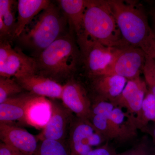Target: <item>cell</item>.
Masks as SVG:
<instances>
[{
    "label": "cell",
    "mask_w": 155,
    "mask_h": 155,
    "mask_svg": "<svg viewBox=\"0 0 155 155\" xmlns=\"http://www.w3.org/2000/svg\"><path fill=\"white\" fill-rule=\"evenodd\" d=\"M80 54L72 37L64 35L38 56V70L42 75L53 80L65 78L76 70Z\"/></svg>",
    "instance_id": "4"
},
{
    "label": "cell",
    "mask_w": 155,
    "mask_h": 155,
    "mask_svg": "<svg viewBox=\"0 0 155 155\" xmlns=\"http://www.w3.org/2000/svg\"><path fill=\"white\" fill-rule=\"evenodd\" d=\"M51 109V101L45 97L33 95L25 107V124L43 129L49 120Z\"/></svg>",
    "instance_id": "14"
},
{
    "label": "cell",
    "mask_w": 155,
    "mask_h": 155,
    "mask_svg": "<svg viewBox=\"0 0 155 155\" xmlns=\"http://www.w3.org/2000/svg\"><path fill=\"white\" fill-rule=\"evenodd\" d=\"M150 148L147 143L141 142L133 148L122 154V155H150L152 153Z\"/></svg>",
    "instance_id": "25"
},
{
    "label": "cell",
    "mask_w": 155,
    "mask_h": 155,
    "mask_svg": "<svg viewBox=\"0 0 155 155\" xmlns=\"http://www.w3.org/2000/svg\"><path fill=\"white\" fill-rule=\"evenodd\" d=\"M106 139L87 119H73L70 125L68 144L71 155H87L93 147Z\"/></svg>",
    "instance_id": "6"
},
{
    "label": "cell",
    "mask_w": 155,
    "mask_h": 155,
    "mask_svg": "<svg viewBox=\"0 0 155 155\" xmlns=\"http://www.w3.org/2000/svg\"><path fill=\"white\" fill-rule=\"evenodd\" d=\"M0 155H25L18 150L5 144L3 143L0 144Z\"/></svg>",
    "instance_id": "28"
},
{
    "label": "cell",
    "mask_w": 155,
    "mask_h": 155,
    "mask_svg": "<svg viewBox=\"0 0 155 155\" xmlns=\"http://www.w3.org/2000/svg\"><path fill=\"white\" fill-rule=\"evenodd\" d=\"M87 1L84 0H60L58 1L61 9L78 39L83 32V20Z\"/></svg>",
    "instance_id": "18"
},
{
    "label": "cell",
    "mask_w": 155,
    "mask_h": 155,
    "mask_svg": "<svg viewBox=\"0 0 155 155\" xmlns=\"http://www.w3.org/2000/svg\"><path fill=\"white\" fill-rule=\"evenodd\" d=\"M51 3L48 0H19L14 37L18 38L34 18L48 8Z\"/></svg>",
    "instance_id": "15"
},
{
    "label": "cell",
    "mask_w": 155,
    "mask_h": 155,
    "mask_svg": "<svg viewBox=\"0 0 155 155\" xmlns=\"http://www.w3.org/2000/svg\"><path fill=\"white\" fill-rule=\"evenodd\" d=\"M146 57L142 50L129 45L115 48L113 61L101 75H116L127 80L133 79L143 72Z\"/></svg>",
    "instance_id": "5"
},
{
    "label": "cell",
    "mask_w": 155,
    "mask_h": 155,
    "mask_svg": "<svg viewBox=\"0 0 155 155\" xmlns=\"http://www.w3.org/2000/svg\"><path fill=\"white\" fill-rule=\"evenodd\" d=\"M150 155H155V152H152Z\"/></svg>",
    "instance_id": "32"
},
{
    "label": "cell",
    "mask_w": 155,
    "mask_h": 155,
    "mask_svg": "<svg viewBox=\"0 0 155 155\" xmlns=\"http://www.w3.org/2000/svg\"><path fill=\"white\" fill-rule=\"evenodd\" d=\"M151 135L152 137L153 142L155 147V124L154 126L153 127L151 131L150 132Z\"/></svg>",
    "instance_id": "31"
},
{
    "label": "cell",
    "mask_w": 155,
    "mask_h": 155,
    "mask_svg": "<svg viewBox=\"0 0 155 155\" xmlns=\"http://www.w3.org/2000/svg\"><path fill=\"white\" fill-rule=\"evenodd\" d=\"M32 95L30 93L11 97L0 104V123L12 124L17 121L25 124V107Z\"/></svg>",
    "instance_id": "16"
},
{
    "label": "cell",
    "mask_w": 155,
    "mask_h": 155,
    "mask_svg": "<svg viewBox=\"0 0 155 155\" xmlns=\"http://www.w3.org/2000/svg\"><path fill=\"white\" fill-rule=\"evenodd\" d=\"M150 122L155 123V100L148 90L143 100L140 115L136 123L137 128H140L145 126Z\"/></svg>",
    "instance_id": "21"
},
{
    "label": "cell",
    "mask_w": 155,
    "mask_h": 155,
    "mask_svg": "<svg viewBox=\"0 0 155 155\" xmlns=\"http://www.w3.org/2000/svg\"><path fill=\"white\" fill-rule=\"evenodd\" d=\"M150 14L152 18L153 24V31L155 33V9H153L152 11H151Z\"/></svg>",
    "instance_id": "30"
},
{
    "label": "cell",
    "mask_w": 155,
    "mask_h": 155,
    "mask_svg": "<svg viewBox=\"0 0 155 155\" xmlns=\"http://www.w3.org/2000/svg\"><path fill=\"white\" fill-rule=\"evenodd\" d=\"M61 100L63 105L78 118L89 119L92 104L85 89L79 83L69 81L63 85Z\"/></svg>",
    "instance_id": "11"
},
{
    "label": "cell",
    "mask_w": 155,
    "mask_h": 155,
    "mask_svg": "<svg viewBox=\"0 0 155 155\" xmlns=\"http://www.w3.org/2000/svg\"><path fill=\"white\" fill-rule=\"evenodd\" d=\"M85 40L97 42L111 48L129 45L122 38L109 1H87L83 32L78 41Z\"/></svg>",
    "instance_id": "2"
},
{
    "label": "cell",
    "mask_w": 155,
    "mask_h": 155,
    "mask_svg": "<svg viewBox=\"0 0 155 155\" xmlns=\"http://www.w3.org/2000/svg\"><path fill=\"white\" fill-rule=\"evenodd\" d=\"M51 102V114L49 120L37 137L41 141L44 140L62 141L69 133L73 119L72 112L64 105L54 101Z\"/></svg>",
    "instance_id": "9"
},
{
    "label": "cell",
    "mask_w": 155,
    "mask_h": 155,
    "mask_svg": "<svg viewBox=\"0 0 155 155\" xmlns=\"http://www.w3.org/2000/svg\"><path fill=\"white\" fill-rule=\"evenodd\" d=\"M38 70L36 59L26 55L20 49H14L4 66L0 67V76L17 79L36 74Z\"/></svg>",
    "instance_id": "12"
},
{
    "label": "cell",
    "mask_w": 155,
    "mask_h": 155,
    "mask_svg": "<svg viewBox=\"0 0 155 155\" xmlns=\"http://www.w3.org/2000/svg\"><path fill=\"white\" fill-rule=\"evenodd\" d=\"M147 88L145 81L139 75L127 80L121 94L111 102L115 107L125 108L127 113L134 118L136 122L141 113L143 100L148 90Z\"/></svg>",
    "instance_id": "8"
},
{
    "label": "cell",
    "mask_w": 155,
    "mask_h": 155,
    "mask_svg": "<svg viewBox=\"0 0 155 155\" xmlns=\"http://www.w3.org/2000/svg\"><path fill=\"white\" fill-rule=\"evenodd\" d=\"M143 72L148 74L155 80V59L147 56Z\"/></svg>",
    "instance_id": "26"
},
{
    "label": "cell",
    "mask_w": 155,
    "mask_h": 155,
    "mask_svg": "<svg viewBox=\"0 0 155 155\" xmlns=\"http://www.w3.org/2000/svg\"><path fill=\"white\" fill-rule=\"evenodd\" d=\"M33 155H71L68 143L64 141L44 140L38 143Z\"/></svg>",
    "instance_id": "20"
},
{
    "label": "cell",
    "mask_w": 155,
    "mask_h": 155,
    "mask_svg": "<svg viewBox=\"0 0 155 155\" xmlns=\"http://www.w3.org/2000/svg\"><path fill=\"white\" fill-rule=\"evenodd\" d=\"M94 87L101 99L112 101L123 91L127 80L116 75H103L94 77Z\"/></svg>",
    "instance_id": "17"
},
{
    "label": "cell",
    "mask_w": 155,
    "mask_h": 155,
    "mask_svg": "<svg viewBox=\"0 0 155 155\" xmlns=\"http://www.w3.org/2000/svg\"><path fill=\"white\" fill-rule=\"evenodd\" d=\"M111 122L120 132L124 141L129 140L136 135L137 127L135 119L122 108L115 107L110 116Z\"/></svg>",
    "instance_id": "19"
},
{
    "label": "cell",
    "mask_w": 155,
    "mask_h": 155,
    "mask_svg": "<svg viewBox=\"0 0 155 155\" xmlns=\"http://www.w3.org/2000/svg\"><path fill=\"white\" fill-rule=\"evenodd\" d=\"M14 50L8 41L1 40L0 44V67L4 66Z\"/></svg>",
    "instance_id": "24"
},
{
    "label": "cell",
    "mask_w": 155,
    "mask_h": 155,
    "mask_svg": "<svg viewBox=\"0 0 155 155\" xmlns=\"http://www.w3.org/2000/svg\"><path fill=\"white\" fill-rule=\"evenodd\" d=\"M23 88L11 78L0 77V104L22 91Z\"/></svg>",
    "instance_id": "23"
},
{
    "label": "cell",
    "mask_w": 155,
    "mask_h": 155,
    "mask_svg": "<svg viewBox=\"0 0 155 155\" xmlns=\"http://www.w3.org/2000/svg\"><path fill=\"white\" fill-rule=\"evenodd\" d=\"M15 1L11 0L0 1V19H2L5 25L8 36L14 37L16 27V19L13 11Z\"/></svg>",
    "instance_id": "22"
},
{
    "label": "cell",
    "mask_w": 155,
    "mask_h": 155,
    "mask_svg": "<svg viewBox=\"0 0 155 155\" xmlns=\"http://www.w3.org/2000/svg\"><path fill=\"white\" fill-rule=\"evenodd\" d=\"M143 73L146 82L148 87V90L152 94L155 100V80L148 74Z\"/></svg>",
    "instance_id": "29"
},
{
    "label": "cell",
    "mask_w": 155,
    "mask_h": 155,
    "mask_svg": "<svg viewBox=\"0 0 155 155\" xmlns=\"http://www.w3.org/2000/svg\"><path fill=\"white\" fill-rule=\"evenodd\" d=\"M52 3L34 18L18 38L19 43L36 55L64 35L67 20Z\"/></svg>",
    "instance_id": "3"
},
{
    "label": "cell",
    "mask_w": 155,
    "mask_h": 155,
    "mask_svg": "<svg viewBox=\"0 0 155 155\" xmlns=\"http://www.w3.org/2000/svg\"></svg>",
    "instance_id": "33"
},
{
    "label": "cell",
    "mask_w": 155,
    "mask_h": 155,
    "mask_svg": "<svg viewBox=\"0 0 155 155\" xmlns=\"http://www.w3.org/2000/svg\"><path fill=\"white\" fill-rule=\"evenodd\" d=\"M23 89L37 96L61 99L63 86L56 81L36 74L16 79Z\"/></svg>",
    "instance_id": "13"
},
{
    "label": "cell",
    "mask_w": 155,
    "mask_h": 155,
    "mask_svg": "<svg viewBox=\"0 0 155 155\" xmlns=\"http://www.w3.org/2000/svg\"><path fill=\"white\" fill-rule=\"evenodd\" d=\"M109 2L124 40L155 59V33L143 9L133 2L121 0Z\"/></svg>",
    "instance_id": "1"
},
{
    "label": "cell",
    "mask_w": 155,
    "mask_h": 155,
    "mask_svg": "<svg viewBox=\"0 0 155 155\" xmlns=\"http://www.w3.org/2000/svg\"><path fill=\"white\" fill-rule=\"evenodd\" d=\"M115 152L107 145L93 150L87 155H115Z\"/></svg>",
    "instance_id": "27"
},
{
    "label": "cell",
    "mask_w": 155,
    "mask_h": 155,
    "mask_svg": "<svg viewBox=\"0 0 155 155\" xmlns=\"http://www.w3.org/2000/svg\"><path fill=\"white\" fill-rule=\"evenodd\" d=\"M0 138L2 143L25 155H33L38 146L37 137L16 125L0 123Z\"/></svg>",
    "instance_id": "10"
},
{
    "label": "cell",
    "mask_w": 155,
    "mask_h": 155,
    "mask_svg": "<svg viewBox=\"0 0 155 155\" xmlns=\"http://www.w3.org/2000/svg\"><path fill=\"white\" fill-rule=\"evenodd\" d=\"M78 43L89 75L93 78L101 75L113 61L115 48L91 40Z\"/></svg>",
    "instance_id": "7"
}]
</instances>
